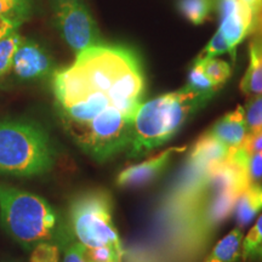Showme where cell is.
I'll return each instance as SVG.
<instances>
[{
  "instance_id": "6",
  "label": "cell",
  "mask_w": 262,
  "mask_h": 262,
  "mask_svg": "<svg viewBox=\"0 0 262 262\" xmlns=\"http://www.w3.org/2000/svg\"><path fill=\"white\" fill-rule=\"evenodd\" d=\"M57 25L64 41L75 54L100 44L98 29L89 10L79 0H64L57 10Z\"/></svg>"
},
{
  "instance_id": "9",
  "label": "cell",
  "mask_w": 262,
  "mask_h": 262,
  "mask_svg": "<svg viewBox=\"0 0 262 262\" xmlns=\"http://www.w3.org/2000/svg\"><path fill=\"white\" fill-rule=\"evenodd\" d=\"M187 147H170L163 150L153 158H149L145 162L136 164V165L127 166L118 175L117 185L123 188H140L153 182L164 170L168 168L169 163L173 157L179 153L185 152Z\"/></svg>"
},
{
  "instance_id": "11",
  "label": "cell",
  "mask_w": 262,
  "mask_h": 262,
  "mask_svg": "<svg viewBox=\"0 0 262 262\" xmlns=\"http://www.w3.org/2000/svg\"><path fill=\"white\" fill-rule=\"evenodd\" d=\"M231 149L224 143L205 133L196 141L189 155L188 168L189 171H201L214 164L226 162L228 159Z\"/></svg>"
},
{
  "instance_id": "10",
  "label": "cell",
  "mask_w": 262,
  "mask_h": 262,
  "mask_svg": "<svg viewBox=\"0 0 262 262\" xmlns=\"http://www.w3.org/2000/svg\"><path fill=\"white\" fill-rule=\"evenodd\" d=\"M212 137L227 146L229 149L243 145L248 136V127L245 123L244 107L238 106L234 111L225 114L208 131Z\"/></svg>"
},
{
  "instance_id": "25",
  "label": "cell",
  "mask_w": 262,
  "mask_h": 262,
  "mask_svg": "<svg viewBox=\"0 0 262 262\" xmlns=\"http://www.w3.org/2000/svg\"><path fill=\"white\" fill-rule=\"evenodd\" d=\"M63 262H91L88 258L86 248L80 243L68 245L64 250Z\"/></svg>"
},
{
  "instance_id": "21",
  "label": "cell",
  "mask_w": 262,
  "mask_h": 262,
  "mask_svg": "<svg viewBox=\"0 0 262 262\" xmlns=\"http://www.w3.org/2000/svg\"><path fill=\"white\" fill-rule=\"evenodd\" d=\"M31 11V0H0V15L22 22L26 21Z\"/></svg>"
},
{
  "instance_id": "8",
  "label": "cell",
  "mask_w": 262,
  "mask_h": 262,
  "mask_svg": "<svg viewBox=\"0 0 262 262\" xmlns=\"http://www.w3.org/2000/svg\"><path fill=\"white\" fill-rule=\"evenodd\" d=\"M11 71L18 80H39L52 73L54 62L48 51L38 42L22 39L15 52Z\"/></svg>"
},
{
  "instance_id": "20",
  "label": "cell",
  "mask_w": 262,
  "mask_h": 262,
  "mask_svg": "<svg viewBox=\"0 0 262 262\" xmlns=\"http://www.w3.org/2000/svg\"><path fill=\"white\" fill-rule=\"evenodd\" d=\"M248 134L262 131V94L250 96L244 107Z\"/></svg>"
},
{
  "instance_id": "2",
  "label": "cell",
  "mask_w": 262,
  "mask_h": 262,
  "mask_svg": "<svg viewBox=\"0 0 262 262\" xmlns=\"http://www.w3.org/2000/svg\"><path fill=\"white\" fill-rule=\"evenodd\" d=\"M211 97L212 95L198 93L186 85L141 103L134 119L127 158H141L168 142Z\"/></svg>"
},
{
  "instance_id": "17",
  "label": "cell",
  "mask_w": 262,
  "mask_h": 262,
  "mask_svg": "<svg viewBox=\"0 0 262 262\" xmlns=\"http://www.w3.org/2000/svg\"><path fill=\"white\" fill-rule=\"evenodd\" d=\"M199 58L203 66L205 74L212 81L217 89L222 88L226 81L229 79L232 74V68L227 62L224 60H219L216 57H196Z\"/></svg>"
},
{
  "instance_id": "28",
  "label": "cell",
  "mask_w": 262,
  "mask_h": 262,
  "mask_svg": "<svg viewBox=\"0 0 262 262\" xmlns=\"http://www.w3.org/2000/svg\"><path fill=\"white\" fill-rule=\"evenodd\" d=\"M19 26H21V24L15 21V19H11L6 17V16L0 15V39L9 35L10 33L15 32Z\"/></svg>"
},
{
  "instance_id": "1",
  "label": "cell",
  "mask_w": 262,
  "mask_h": 262,
  "mask_svg": "<svg viewBox=\"0 0 262 262\" xmlns=\"http://www.w3.org/2000/svg\"><path fill=\"white\" fill-rule=\"evenodd\" d=\"M66 133L97 162L127 149L136 112L145 95V75L129 49L97 44L79 54L52 80Z\"/></svg>"
},
{
  "instance_id": "4",
  "label": "cell",
  "mask_w": 262,
  "mask_h": 262,
  "mask_svg": "<svg viewBox=\"0 0 262 262\" xmlns=\"http://www.w3.org/2000/svg\"><path fill=\"white\" fill-rule=\"evenodd\" d=\"M0 222L25 249L52 238L56 214L44 198L0 182Z\"/></svg>"
},
{
  "instance_id": "23",
  "label": "cell",
  "mask_w": 262,
  "mask_h": 262,
  "mask_svg": "<svg viewBox=\"0 0 262 262\" xmlns=\"http://www.w3.org/2000/svg\"><path fill=\"white\" fill-rule=\"evenodd\" d=\"M224 54H229L231 55L232 60H235V55L232 52L228 42L226 41L224 35L217 31L214 35H212V38L210 39V41L208 42V45L204 48V50L201 52L199 57H216L219 56V55Z\"/></svg>"
},
{
  "instance_id": "22",
  "label": "cell",
  "mask_w": 262,
  "mask_h": 262,
  "mask_svg": "<svg viewBox=\"0 0 262 262\" xmlns=\"http://www.w3.org/2000/svg\"><path fill=\"white\" fill-rule=\"evenodd\" d=\"M29 262H60V249L48 242L38 243L32 248Z\"/></svg>"
},
{
  "instance_id": "24",
  "label": "cell",
  "mask_w": 262,
  "mask_h": 262,
  "mask_svg": "<svg viewBox=\"0 0 262 262\" xmlns=\"http://www.w3.org/2000/svg\"><path fill=\"white\" fill-rule=\"evenodd\" d=\"M88 258L91 262H122L123 253L110 247L86 249Z\"/></svg>"
},
{
  "instance_id": "16",
  "label": "cell",
  "mask_w": 262,
  "mask_h": 262,
  "mask_svg": "<svg viewBox=\"0 0 262 262\" xmlns=\"http://www.w3.org/2000/svg\"><path fill=\"white\" fill-rule=\"evenodd\" d=\"M216 0H180V12L193 25H202L214 9Z\"/></svg>"
},
{
  "instance_id": "19",
  "label": "cell",
  "mask_w": 262,
  "mask_h": 262,
  "mask_svg": "<svg viewBox=\"0 0 262 262\" xmlns=\"http://www.w3.org/2000/svg\"><path fill=\"white\" fill-rule=\"evenodd\" d=\"M187 86L192 90L198 91V93L209 94L214 96L216 91L219 89L212 84V81L209 79L208 75L205 74L203 66L199 61V58H195L193 62L192 67L189 68L187 75Z\"/></svg>"
},
{
  "instance_id": "27",
  "label": "cell",
  "mask_w": 262,
  "mask_h": 262,
  "mask_svg": "<svg viewBox=\"0 0 262 262\" xmlns=\"http://www.w3.org/2000/svg\"><path fill=\"white\" fill-rule=\"evenodd\" d=\"M243 146L249 152H262V131L255 134H248Z\"/></svg>"
},
{
  "instance_id": "26",
  "label": "cell",
  "mask_w": 262,
  "mask_h": 262,
  "mask_svg": "<svg viewBox=\"0 0 262 262\" xmlns=\"http://www.w3.org/2000/svg\"><path fill=\"white\" fill-rule=\"evenodd\" d=\"M253 17V31L262 24V0H243Z\"/></svg>"
},
{
  "instance_id": "12",
  "label": "cell",
  "mask_w": 262,
  "mask_h": 262,
  "mask_svg": "<svg viewBox=\"0 0 262 262\" xmlns=\"http://www.w3.org/2000/svg\"><path fill=\"white\" fill-rule=\"evenodd\" d=\"M249 66L241 81L242 93L247 96L262 94V24L250 34Z\"/></svg>"
},
{
  "instance_id": "15",
  "label": "cell",
  "mask_w": 262,
  "mask_h": 262,
  "mask_svg": "<svg viewBox=\"0 0 262 262\" xmlns=\"http://www.w3.org/2000/svg\"><path fill=\"white\" fill-rule=\"evenodd\" d=\"M242 261L262 262V215L243 239Z\"/></svg>"
},
{
  "instance_id": "5",
  "label": "cell",
  "mask_w": 262,
  "mask_h": 262,
  "mask_svg": "<svg viewBox=\"0 0 262 262\" xmlns=\"http://www.w3.org/2000/svg\"><path fill=\"white\" fill-rule=\"evenodd\" d=\"M70 217L74 235L86 249L110 247L123 253L107 192L91 191L78 195L71 203Z\"/></svg>"
},
{
  "instance_id": "3",
  "label": "cell",
  "mask_w": 262,
  "mask_h": 262,
  "mask_svg": "<svg viewBox=\"0 0 262 262\" xmlns=\"http://www.w3.org/2000/svg\"><path fill=\"white\" fill-rule=\"evenodd\" d=\"M55 153L48 134L27 120L0 122V173L32 178L51 170Z\"/></svg>"
},
{
  "instance_id": "18",
  "label": "cell",
  "mask_w": 262,
  "mask_h": 262,
  "mask_svg": "<svg viewBox=\"0 0 262 262\" xmlns=\"http://www.w3.org/2000/svg\"><path fill=\"white\" fill-rule=\"evenodd\" d=\"M22 39L16 31L0 39V77H4L11 71L15 52Z\"/></svg>"
},
{
  "instance_id": "13",
  "label": "cell",
  "mask_w": 262,
  "mask_h": 262,
  "mask_svg": "<svg viewBox=\"0 0 262 262\" xmlns=\"http://www.w3.org/2000/svg\"><path fill=\"white\" fill-rule=\"evenodd\" d=\"M262 211V182H251L234 203L233 215L238 227L245 228Z\"/></svg>"
},
{
  "instance_id": "7",
  "label": "cell",
  "mask_w": 262,
  "mask_h": 262,
  "mask_svg": "<svg viewBox=\"0 0 262 262\" xmlns=\"http://www.w3.org/2000/svg\"><path fill=\"white\" fill-rule=\"evenodd\" d=\"M217 9L220 14L219 32L235 55L238 45L253 32L251 12L243 0H217Z\"/></svg>"
},
{
  "instance_id": "14",
  "label": "cell",
  "mask_w": 262,
  "mask_h": 262,
  "mask_svg": "<svg viewBox=\"0 0 262 262\" xmlns=\"http://www.w3.org/2000/svg\"><path fill=\"white\" fill-rule=\"evenodd\" d=\"M243 239V228H233L227 235L217 242L203 262H241Z\"/></svg>"
}]
</instances>
